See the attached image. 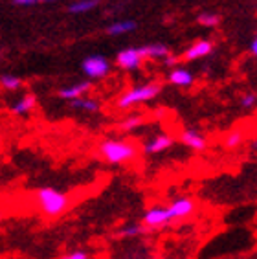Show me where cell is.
Here are the masks:
<instances>
[{"instance_id": "cell-13", "label": "cell", "mask_w": 257, "mask_h": 259, "mask_svg": "<svg viewBox=\"0 0 257 259\" xmlns=\"http://www.w3.org/2000/svg\"><path fill=\"white\" fill-rule=\"evenodd\" d=\"M35 105H37L35 96L26 94V96H22V98H20L13 107H11V110H13V114H28V112H31V110L35 109Z\"/></svg>"}, {"instance_id": "cell-3", "label": "cell", "mask_w": 257, "mask_h": 259, "mask_svg": "<svg viewBox=\"0 0 257 259\" xmlns=\"http://www.w3.org/2000/svg\"><path fill=\"white\" fill-rule=\"evenodd\" d=\"M160 92H162V85H160V83L136 85L119 96L118 107L119 109H131V107H134V105H140V103H145V101L154 100Z\"/></svg>"}, {"instance_id": "cell-23", "label": "cell", "mask_w": 257, "mask_h": 259, "mask_svg": "<svg viewBox=\"0 0 257 259\" xmlns=\"http://www.w3.org/2000/svg\"><path fill=\"white\" fill-rule=\"evenodd\" d=\"M241 105L244 107V109H252V107L257 105V96L252 94V92H248V94H244L241 98Z\"/></svg>"}, {"instance_id": "cell-26", "label": "cell", "mask_w": 257, "mask_h": 259, "mask_svg": "<svg viewBox=\"0 0 257 259\" xmlns=\"http://www.w3.org/2000/svg\"><path fill=\"white\" fill-rule=\"evenodd\" d=\"M163 63H165L167 66H175L177 59H175V57H171V55H167V57H163Z\"/></svg>"}, {"instance_id": "cell-1", "label": "cell", "mask_w": 257, "mask_h": 259, "mask_svg": "<svg viewBox=\"0 0 257 259\" xmlns=\"http://www.w3.org/2000/svg\"><path fill=\"white\" fill-rule=\"evenodd\" d=\"M98 153L107 164L119 165V164L133 162L136 158V155H138V149H136V145L127 142V140L110 138V140H103L99 144Z\"/></svg>"}, {"instance_id": "cell-19", "label": "cell", "mask_w": 257, "mask_h": 259, "mask_svg": "<svg viewBox=\"0 0 257 259\" xmlns=\"http://www.w3.org/2000/svg\"><path fill=\"white\" fill-rule=\"evenodd\" d=\"M0 87L6 90H19L20 87H22V79L17 77V75L6 74L0 77Z\"/></svg>"}, {"instance_id": "cell-14", "label": "cell", "mask_w": 257, "mask_h": 259, "mask_svg": "<svg viewBox=\"0 0 257 259\" xmlns=\"http://www.w3.org/2000/svg\"><path fill=\"white\" fill-rule=\"evenodd\" d=\"M142 54L144 57H151V59H163V57H167L169 55V48L162 42H154V45H149L142 48Z\"/></svg>"}, {"instance_id": "cell-27", "label": "cell", "mask_w": 257, "mask_h": 259, "mask_svg": "<svg viewBox=\"0 0 257 259\" xmlns=\"http://www.w3.org/2000/svg\"><path fill=\"white\" fill-rule=\"evenodd\" d=\"M250 52H252V54H253V55H255V57H257V37H255V39L252 40V45H250Z\"/></svg>"}, {"instance_id": "cell-29", "label": "cell", "mask_w": 257, "mask_h": 259, "mask_svg": "<svg viewBox=\"0 0 257 259\" xmlns=\"http://www.w3.org/2000/svg\"><path fill=\"white\" fill-rule=\"evenodd\" d=\"M253 149H257V142H255V144H253Z\"/></svg>"}, {"instance_id": "cell-20", "label": "cell", "mask_w": 257, "mask_h": 259, "mask_svg": "<svg viewBox=\"0 0 257 259\" xmlns=\"http://www.w3.org/2000/svg\"><path fill=\"white\" fill-rule=\"evenodd\" d=\"M242 140H244V133L242 131H232L226 136V140H224V147L226 149H235V147H239L242 144Z\"/></svg>"}, {"instance_id": "cell-24", "label": "cell", "mask_w": 257, "mask_h": 259, "mask_svg": "<svg viewBox=\"0 0 257 259\" xmlns=\"http://www.w3.org/2000/svg\"><path fill=\"white\" fill-rule=\"evenodd\" d=\"M46 2H55V0H13V4L22 6V8H28V6H35V4H46Z\"/></svg>"}, {"instance_id": "cell-2", "label": "cell", "mask_w": 257, "mask_h": 259, "mask_svg": "<svg viewBox=\"0 0 257 259\" xmlns=\"http://www.w3.org/2000/svg\"><path fill=\"white\" fill-rule=\"evenodd\" d=\"M35 199H37V206L40 208V211L48 217H59L68 209L70 204L68 197L54 188H40L35 193Z\"/></svg>"}, {"instance_id": "cell-12", "label": "cell", "mask_w": 257, "mask_h": 259, "mask_svg": "<svg viewBox=\"0 0 257 259\" xmlns=\"http://www.w3.org/2000/svg\"><path fill=\"white\" fill-rule=\"evenodd\" d=\"M169 83L171 85H177V87H182V89H186V87H191L193 81H195V77H193V74L189 72L188 68H173L171 72H169Z\"/></svg>"}, {"instance_id": "cell-18", "label": "cell", "mask_w": 257, "mask_h": 259, "mask_svg": "<svg viewBox=\"0 0 257 259\" xmlns=\"http://www.w3.org/2000/svg\"><path fill=\"white\" fill-rule=\"evenodd\" d=\"M142 123H144V118H142V116L131 114V116H127L121 123H119V131H123V133H131V131L138 129Z\"/></svg>"}, {"instance_id": "cell-22", "label": "cell", "mask_w": 257, "mask_h": 259, "mask_svg": "<svg viewBox=\"0 0 257 259\" xmlns=\"http://www.w3.org/2000/svg\"><path fill=\"white\" fill-rule=\"evenodd\" d=\"M140 234H144V226L142 225H127L119 230V235H123V237H134V235Z\"/></svg>"}, {"instance_id": "cell-28", "label": "cell", "mask_w": 257, "mask_h": 259, "mask_svg": "<svg viewBox=\"0 0 257 259\" xmlns=\"http://www.w3.org/2000/svg\"><path fill=\"white\" fill-rule=\"evenodd\" d=\"M4 219V211H2V209H0V221Z\"/></svg>"}, {"instance_id": "cell-11", "label": "cell", "mask_w": 257, "mask_h": 259, "mask_svg": "<svg viewBox=\"0 0 257 259\" xmlns=\"http://www.w3.org/2000/svg\"><path fill=\"white\" fill-rule=\"evenodd\" d=\"M173 145V138L169 135H158L151 138L149 142H145L144 145V151L147 155H156V153H162V151L169 149Z\"/></svg>"}, {"instance_id": "cell-17", "label": "cell", "mask_w": 257, "mask_h": 259, "mask_svg": "<svg viewBox=\"0 0 257 259\" xmlns=\"http://www.w3.org/2000/svg\"><path fill=\"white\" fill-rule=\"evenodd\" d=\"M70 105L77 110H83V112H98L99 110V101L92 100V98H77V100H72Z\"/></svg>"}, {"instance_id": "cell-6", "label": "cell", "mask_w": 257, "mask_h": 259, "mask_svg": "<svg viewBox=\"0 0 257 259\" xmlns=\"http://www.w3.org/2000/svg\"><path fill=\"white\" fill-rule=\"evenodd\" d=\"M169 223H173V219H171L167 208L156 206V208L147 209L144 215V225L147 226V228H163V226L169 225Z\"/></svg>"}, {"instance_id": "cell-10", "label": "cell", "mask_w": 257, "mask_h": 259, "mask_svg": "<svg viewBox=\"0 0 257 259\" xmlns=\"http://www.w3.org/2000/svg\"><path fill=\"white\" fill-rule=\"evenodd\" d=\"M92 89V83L90 81H83V83H75V85H70V87H64V89L59 90V98L66 101H72V100H77V98H83L87 96V92Z\"/></svg>"}, {"instance_id": "cell-5", "label": "cell", "mask_w": 257, "mask_h": 259, "mask_svg": "<svg viewBox=\"0 0 257 259\" xmlns=\"http://www.w3.org/2000/svg\"><path fill=\"white\" fill-rule=\"evenodd\" d=\"M144 59L145 57L142 54V48H125L118 54L116 63H118L119 68L123 70H136L142 66Z\"/></svg>"}, {"instance_id": "cell-9", "label": "cell", "mask_w": 257, "mask_h": 259, "mask_svg": "<svg viewBox=\"0 0 257 259\" xmlns=\"http://www.w3.org/2000/svg\"><path fill=\"white\" fill-rule=\"evenodd\" d=\"M180 140H182V144L186 147H189L193 151H204L206 145H208L206 138L200 133H197L195 129H184L182 135H180Z\"/></svg>"}, {"instance_id": "cell-16", "label": "cell", "mask_w": 257, "mask_h": 259, "mask_svg": "<svg viewBox=\"0 0 257 259\" xmlns=\"http://www.w3.org/2000/svg\"><path fill=\"white\" fill-rule=\"evenodd\" d=\"M98 0H74L72 4L68 6V11L74 13V15H81V13H89L94 8H98Z\"/></svg>"}, {"instance_id": "cell-7", "label": "cell", "mask_w": 257, "mask_h": 259, "mask_svg": "<svg viewBox=\"0 0 257 259\" xmlns=\"http://www.w3.org/2000/svg\"><path fill=\"white\" fill-rule=\"evenodd\" d=\"M213 52V42L208 39H200L197 42H193L189 46L188 50L184 52L182 59L184 61H197V59H202L206 55H209Z\"/></svg>"}, {"instance_id": "cell-8", "label": "cell", "mask_w": 257, "mask_h": 259, "mask_svg": "<svg viewBox=\"0 0 257 259\" xmlns=\"http://www.w3.org/2000/svg\"><path fill=\"white\" fill-rule=\"evenodd\" d=\"M169 215H171V219L177 221V219H184V217H188L195 211V202L188 197H182V199H177L171 202L169 206Z\"/></svg>"}, {"instance_id": "cell-21", "label": "cell", "mask_w": 257, "mask_h": 259, "mask_svg": "<svg viewBox=\"0 0 257 259\" xmlns=\"http://www.w3.org/2000/svg\"><path fill=\"white\" fill-rule=\"evenodd\" d=\"M198 24L206 26V28H215V26L221 22V17L217 13H202V15H198Z\"/></svg>"}, {"instance_id": "cell-4", "label": "cell", "mask_w": 257, "mask_h": 259, "mask_svg": "<svg viewBox=\"0 0 257 259\" xmlns=\"http://www.w3.org/2000/svg\"><path fill=\"white\" fill-rule=\"evenodd\" d=\"M81 70L90 79H99V77H105L110 72V63L105 59L103 55H90L81 63Z\"/></svg>"}, {"instance_id": "cell-25", "label": "cell", "mask_w": 257, "mask_h": 259, "mask_svg": "<svg viewBox=\"0 0 257 259\" xmlns=\"http://www.w3.org/2000/svg\"><path fill=\"white\" fill-rule=\"evenodd\" d=\"M61 259H89V254L83 252V250H75V252H68V254H64Z\"/></svg>"}, {"instance_id": "cell-15", "label": "cell", "mask_w": 257, "mask_h": 259, "mask_svg": "<svg viewBox=\"0 0 257 259\" xmlns=\"http://www.w3.org/2000/svg\"><path fill=\"white\" fill-rule=\"evenodd\" d=\"M136 30V22L134 20H118L107 28V33L112 35V37H118V35H125L128 31Z\"/></svg>"}]
</instances>
